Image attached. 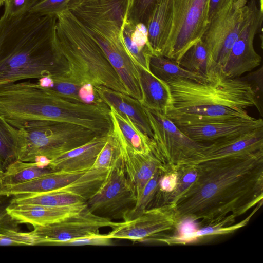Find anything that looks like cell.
<instances>
[{"label": "cell", "mask_w": 263, "mask_h": 263, "mask_svg": "<svg viewBox=\"0 0 263 263\" xmlns=\"http://www.w3.org/2000/svg\"><path fill=\"white\" fill-rule=\"evenodd\" d=\"M195 182L174 206L177 219L199 227L239 217L262 201L263 150L203 160Z\"/></svg>", "instance_id": "6da1fadb"}, {"label": "cell", "mask_w": 263, "mask_h": 263, "mask_svg": "<svg viewBox=\"0 0 263 263\" xmlns=\"http://www.w3.org/2000/svg\"><path fill=\"white\" fill-rule=\"evenodd\" d=\"M56 15L0 17V85L50 76L66 68L55 43Z\"/></svg>", "instance_id": "7a4b0ae2"}, {"label": "cell", "mask_w": 263, "mask_h": 263, "mask_svg": "<svg viewBox=\"0 0 263 263\" xmlns=\"http://www.w3.org/2000/svg\"><path fill=\"white\" fill-rule=\"evenodd\" d=\"M172 101L166 116L177 125L190 122L254 119L247 109L255 106L254 95L242 77L226 76L217 69L208 80L176 79L166 82Z\"/></svg>", "instance_id": "3957f363"}, {"label": "cell", "mask_w": 263, "mask_h": 263, "mask_svg": "<svg viewBox=\"0 0 263 263\" xmlns=\"http://www.w3.org/2000/svg\"><path fill=\"white\" fill-rule=\"evenodd\" d=\"M55 48L66 68L62 75L79 85L91 84L127 93L104 51L68 10L57 14Z\"/></svg>", "instance_id": "277c9868"}, {"label": "cell", "mask_w": 263, "mask_h": 263, "mask_svg": "<svg viewBox=\"0 0 263 263\" xmlns=\"http://www.w3.org/2000/svg\"><path fill=\"white\" fill-rule=\"evenodd\" d=\"M14 127L18 132L17 160L24 162L51 160L99 136L83 126L57 120L27 122Z\"/></svg>", "instance_id": "5b68a950"}, {"label": "cell", "mask_w": 263, "mask_h": 263, "mask_svg": "<svg viewBox=\"0 0 263 263\" xmlns=\"http://www.w3.org/2000/svg\"><path fill=\"white\" fill-rule=\"evenodd\" d=\"M144 108L152 130V139L156 151L168 169L196 165L202 160L209 143L194 141L166 115Z\"/></svg>", "instance_id": "8992f818"}, {"label": "cell", "mask_w": 263, "mask_h": 263, "mask_svg": "<svg viewBox=\"0 0 263 263\" xmlns=\"http://www.w3.org/2000/svg\"><path fill=\"white\" fill-rule=\"evenodd\" d=\"M250 13L248 0H229L209 19L201 40L216 67L223 66Z\"/></svg>", "instance_id": "52a82bcc"}, {"label": "cell", "mask_w": 263, "mask_h": 263, "mask_svg": "<svg viewBox=\"0 0 263 263\" xmlns=\"http://www.w3.org/2000/svg\"><path fill=\"white\" fill-rule=\"evenodd\" d=\"M210 0H173L171 30L162 55L178 61L200 40L209 23Z\"/></svg>", "instance_id": "ba28073f"}, {"label": "cell", "mask_w": 263, "mask_h": 263, "mask_svg": "<svg viewBox=\"0 0 263 263\" xmlns=\"http://www.w3.org/2000/svg\"><path fill=\"white\" fill-rule=\"evenodd\" d=\"M136 201V195L126 176L121 155L109 170L100 188L86 203L92 213L99 216L110 220L124 219Z\"/></svg>", "instance_id": "9c48e42d"}, {"label": "cell", "mask_w": 263, "mask_h": 263, "mask_svg": "<svg viewBox=\"0 0 263 263\" xmlns=\"http://www.w3.org/2000/svg\"><path fill=\"white\" fill-rule=\"evenodd\" d=\"M248 4L250 7L249 18L221 68L228 77H240L258 67L261 62V57L254 47V40L262 27V3L259 6L255 0H251Z\"/></svg>", "instance_id": "30bf717a"}, {"label": "cell", "mask_w": 263, "mask_h": 263, "mask_svg": "<svg viewBox=\"0 0 263 263\" xmlns=\"http://www.w3.org/2000/svg\"><path fill=\"white\" fill-rule=\"evenodd\" d=\"M120 223L96 215L86 206L58 222L34 227L30 232L41 240V245L59 246L74 239L99 234L100 229L113 228Z\"/></svg>", "instance_id": "8fae6325"}, {"label": "cell", "mask_w": 263, "mask_h": 263, "mask_svg": "<svg viewBox=\"0 0 263 263\" xmlns=\"http://www.w3.org/2000/svg\"><path fill=\"white\" fill-rule=\"evenodd\" d=\"M178 226L174 208L166 204L147 209L133 219L120 222L104 235L111 239L145 241L163 232L175 231Z\"/></svg>", "instance_id": "7c38bea8"}, {"label": "cell", "mask_w": 263, "mask_h": 263, "mask_svg": "<svg viewBox=\"0 0 263 263\" xmlns=\"http://www.w3.org/2000/svg\"><path fill=\"white\" fill-rule=\"evenodd\" d=\"M177 126L194 141L211 143L221 139L241 135L263 127V120L256 118L252 120H211L190 122Z\"/></svg>", "instance_id": "4fadbf2b"}, {"label": "cell", "mask_w": 263, "mask_h": 263, "mask_svg": "<svg viewBox=\"0 0 263 263\" xmlns=\"http://www.w3.org/2000/svg\"><path fill=\"white\" fill-rule=\"evenodd\" d=\"M118 140L126 174L133 187L137 200L146 184L158 170L165 172L168 169L161 160L155 146L148 153H140L131 149Z\"/></svg>", "instance_id": "5bb4252c"}, {"label": "cell", "mask_w": 263, "mask_h": 263, "mask_svg": "<svg viewBox=\"0 0 263 263\" xmlns=\"http://www.w3.org/2000/svg\"><path fill=\"white\" fill-rule=\"evenodd\" d=\"M85 203L64 206H50L35 204H9L6 210L14 221L30 224L34 227L61 221L85 208Z\"/></svg>", "instance_id": "9a60e30c"}, {"label": "cell", "mask_w": 263, "mask_h": 263, "mask_svg": "<svg viewBox=\"0 0 263 263\" xmlns=\"http://www.w3.org/2000/svg\"><path fill=\"white\" fill-rule=\"evenodd\" d=\"M262 204V202L257 204L251 213L239 223L234 224L236 217L230 215L221 222L215 224L198 227L190 231L175 234L174 235H157L149 240L161 242L168 245H186L215 236L231 234L248 224L251 217Z\"/></svg>", "instance_id": "2e32d148"}, {"label": "cell", "mask_w": 263, "mask_h": 263, "mask_svg": "<svg viewBox=\"0 0 263 263\" xmlns=\"http://www.w3.org/2000/svg\"><path fill=\"white\" fill-rule=\"evenodd\" d=\"M108 135L97 136L89 142L51 160L49 167L54 172H78L88 170L105 144Z\"/></svg>", "instance_id": "e0dca14e"}, {"label": "cell", "mask_w": 263, "mask_h": 263, "mask_svg": "<svg viewBox=\"0 0 263 263\" xmlns=\"http://www.w3.org/2000/svg\"><path fill=\"white\" fill-rule=\"evenodd\" d=\"M262 150L263 127H261L245 134L224 138L209 143L201 161Z\"/></svg>", "instance_id": "ac0fdd59"}, {"label": "cell", "mask_w": 263, "mask_h": 263, "mask_svg": "<svg viewBox=\"0 0 263 263\" xmlns=\"http://www.w3.org/2000/svg\"><path fill=\"white\" fill-rule=\"evenodd\" d=\"M102 101L121 115L127 117L151 139L153 132L144 107L140 101L129 95L103 86L95 87Z\"/></svg>", "instance_id": "d6986e66"}, {"label": "cell", "mask_w": 263, "mask_h": 263, "mask_svg": "<svg viewBox=\"0 0 263 263\" xmlns=\"http://www.w3.org/2000/svg\"><path fill=\"white\" fill-rule=\"evenodd\" d=\"M85 172L53 171L26 182L0 186V196L38 194L57 190L69 184Z\"/></svg>", "instance_id": "ffe728a7"}, {"label": "cell", "mask_w": 263, "mask_h": 263, "mask_svg": "<svg viewBox=\"0 0 263 263\" xmlns=\"http://www.w3.org/2000/svg\"><path fill=\"white\" fill-rule=\"evenodd\" d=\"M173 20V0H158L146 24L153 55H162L170 34Z\"/></svg>", "instance_id": "44dd1931"}, {"label": "cell", "mask_w": 263, "mask_h": 263, "mask_svg": "<svg viewBox=\"0 0 263 263\" xmlns=\"http://www.w3.org/2000/svg\"><path fill=\"white\" fill-rule=\"evenodd\" d=\"M137 65L142 95L141 103L146 108L166 115L172 101L169 85L150 70Z\"/></svg>", "instance_id": "7402d4cb"}, {"label": "cell", "mask_w": 263, "mask_h": 263, "mask_svg": "<svg viewBox=\"0 0 263 263\" xmlns=\"http://www.w3.org/2000/svg\"><path fill=\"white\" fill-rule=\"evenodd\" d=\"M110 108L112 130L119 140L134 151L148 153L155 147L152 139L144 134L127 117Z\"/></svg>", "instance_id": "603a6c76"}, {"label": "cell", "mask_w": 263, "mask_h": 263, "mask_svg": "<svg viewBox=\"0 0 263 263\" xmlns=\"http://www.w3.org/2000/svg\"><path fill=\"white\" fill-rule=\"evenodd\" d=\"M122 37L127 51L134 62L149 70L150 58L153 53L146 26L142 23L134 25L126 18Z\"/></svg>", "instance_id": "cb8c5ba5"}, {"label": "cell", "mask_w": 263, "mask_h": 263, "mask_svg": "<svg viewBox=\"0 0 263 263\" xmlns=\"http://www.w3.org/2000/svg\"><path fill=\"white\" fill-rule=\"evenodd\" d=\"M50 161L41 160L36 162L16 160L4 172L0 186H10L26 182L53 172L49 166Z\"/></svg>", "instance_id": "d4e9b609"}, {"label": "cell", "mask_w": 263, "mask_h": 263, "mask_svg": "<svg viewBox=\"0 0 263 263\" xmlns=\"http://www.w3.org/2000/svg\"><path fill=\"white\" fill-rule=\"evenodd\" d=\"M177 62L182 67L207 78L219 68L213 64L207 46L201 39L191 46Z\"/></svg>", "instance_id": "484cf974"}, {"label": "cell", "mask_w": 263, "mask_h": 263, "mask_svg": "<svg viewBox=\"0 0 263 263\" xmlns=\"http://www.w3.org/2000/svg\"><path fill=\"white\" fill-rule=\"evenodd\" d=\"M149 70L156 77L166 82L176 79H186L202 82L208 78L190 71L174 60L163 55H152L149 61Z\"/></svg>", "instance_id": "4316f807"}, {"label": "cell", "mask_w": 263, "mask_h": 263, "mask_svg": "<svg viewBox=\"0 0 263 263\" xmlns=\"http://www.w3.org/2000/svg\"><path fill=\"white\" fill-rule=\"evenodd\" d=\"M108 171L91 167L69 184L54 191L77 196L86 202L100 188Z\"/></svg>", "instance_id": "83f0119b"}, {"label": "cell", "mask_w": 263, "mask_h": 263, "mask_svg": "<svg viewBox=\"0 0 263 263\" xmlns=\"http://www.w3.org/2000/svg\"><path fill=\"white\" fill-rule=\"evenodd\" d=\"M79 197L57 191L14 196L10 203L13 204H35L50 206H70L85 203Z\"/></svg>", "instance_id": "f1b7e54d"}, {"label": "cell", "mask_w": 263, "mask_h": 263, "mask_svg": "<svg viewBox=\"0 0 263 263\" xmlns=\"http://www.w3.org/2000/svg\"><path fill=\"white\" fill-rule=\"evenodd\" d=\"M18 132L0 117V181L8 166L17 160Z\"/></svg>", "instance_id": "f546056e"}, {"label": "cell", "mask_w": 263, "mask_h": 263, "mask_svg": "<svg viewBox=\"0 0 263 263\" xmlns=\"http://www.w3.org/2000/svg\"><path fill=\"white\" fill-rule=\"evenodd\" d=\"M36 83L39 86L51 93L71 100L82 102L79 97V90L81 85L69 81L62 76H45L37 79Z\"/></svg>", "instance_id": "4dcf8cb0"}, {"label": "cell", "mask_w": 263, "mask_h": 263, "mask_svg": "<svg viewBox=\"0 0 263 263\" xmlns=\"http://www.w3.org/2000/svg\"><path fill=\"white\" fill-rule=\"evenodd\" d=\"M122 151L118 138L111 129L103 148L99 152L91 167L108 171L121 156Z\"/></svg>", "instance_id": "1f68e13d"}, {"label": "cell", "mask_w": 263, "mask_h": 263, "mask_svg": "<svg viewBox=\"0 0 263 263\" xmlns=\"http://www.w3.org/2000/svg\"><path fill=\"white\" fill-rule=\"evenodd\" d=\"M10 217L0 224V246L39 245L41 240L31 232H20L6 222Z\"/></svg>", "instance_id": "d6a6232c"}, {"label": "cell", "mask_w": 263, "mask_h": 263, "mask_svg": "<svg viewBox=\"0 0 263 263\" xmlns=\"http://www.w3.org/2000/svg\"><path fill=\"white\" fill-rule=\"evenodd\" d=\"M162 172L158 170L144 187L137 199L133 209L126 215L123 221L133 219L147 209V207L154 198L157 191L160 177Z\"/></svg>", "instance_id": "836d02e7"}, {"label": "cell", "mask_w": 263, "mask_h": 263, "mask_svg": "<svg viewBox=\"0 0 263 263\" xmlns=\"http://www.w3.org/2000/svg\"><path fill=\"white\" fill-rule=\"evenodd\" d=\"M178 175L176 187L168 197L166 204L174 207L179 198L189 189L196 180L198 169L196 165H187L175 169Z\"/></svg>", "instance_id": "e575fe53"}, {"label": "cell", "mask_w": 263, "mask_h": 263, "mask_svg": "<svg viewBox=\"0 0 263 263\" xmlns=\"http://www.w3.org/2000/svg\"><path fill=\"white\" fill-rule=\"evenodd\" d=\"M158 0H129L126 20L134 25H146L147 19Z\"/></svg>", "instance_id": "d590c367"}, {"label": "cell", "mask_w": 263, "mask_h": 263, "mask_svg": "<svg viewBox=\"0 0 263 263\" xmlns=\"http://www.w3.org/2000/svg\"><path fill=\"white\" fill-rule=\"evenodd\" d=\"M178 179V172L176 170L168 169L162 173L155 196L157 198V205L160 200L162 201L160 205L166 204L168 197L176 187Z\"/></svg>", "instance_id": "8d00e7d4"}, {"label": "cell", "mask_w": 263, "mask_h": 263, "mask_svg": "<svg viewBox=\"0 0 263 263\" xmlns=\"http://www.w3.org/2000/svg\"><path fill=\"white\" fill-rule=\"evenodd\" d=\"M250 84L255 100V107L261 116H263V67L261 66L243 77Z\"/></svg>", "instance_id": "74e56055"}, {"label": "cell", "mask_w": 263, "mask_h": 263, "mask_svg": "<svg viewBox=\"0 0 263 263\" xmlns=\"http://www.w3.org/2000/svg\"><path fill=\"white\" fill-rule=\"evenodd\" d=\"M70 0H37L29 12L40 15H57L67 9Z\"/></svg>", "instance_id": "f35d334b"}, {"label": "cell", "mask_w": 263, "mask_h": 263, "mask_svg": "<svg viewBox=\"0 0 263 263\" xmlns=\"http://www.w3.org/2000/svg\"><path fill=\"white\" fill-rule=\"evenodd\" d=\"M37 0H5V9L2 15L4 17H14L29 12Z\"/></svg>", "instance_id": "ab89813d"}, {"label": "cell", "mask_w": 263, "mask_h": 263, "mask_svg": "<svg viewBox=\"0 0 263 263\" xmlns=\"http://www.w3.org/2000/svg\"><path fill=\"white\" fill-rule=\"evenodd\" d=\"M111 246L112 239L106 237L104 234L83 237L61 243L59 246Z\"/></svg>", "instance_id": "60d3db41"}, {"label": "cell", "mask_w": 263, "mask_h": 263, "mask_svg": "<svg viewBox=\"0 0 263 263\" xmlns=\"http://www.w3.org/2000/svg\"><path fill=\"white\" fill-rule=\"evenodd\" d=\"M229 0H210L209 20L219 9L223 7Z\"/></svg>", "instance_id": "b9f144b4"}, {"label": "cell", "mask_w": 263, "mask_h": 263, "mask_svg": "<svg viewBox=\"0 0 263 263\" xmlns=\"http://www.w3.org/2000/svg\"><path fill=\"white\" fill-rule=\"evenodd\" d=\"M6 206L0 201V224L9 217L6 212Z\"/></svg>", "instance_id": "7bdbcfd3"}, {"label": "cell", "mask_w": 263, "mask_h": 263, "mask_svg": "<svg viewBox=\"0 0 263 263\" xmlns=\"http://www.w3.org/2000/svg\"><path fill=\"white\" fill-rule=\"evenodd\" d=\"M5 0H0V7L4 5Z\"/></svg>", "instance_id": "ee69618b"}]
</instances>
